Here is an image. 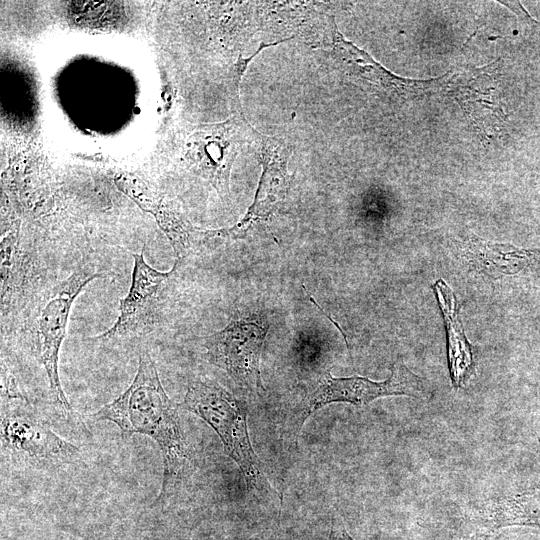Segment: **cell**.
<instances>
[{
  "label": "cell",
  "mask_w": 540,
  "mask_h": 540,
  "mask_svg": "<svg viewBox=\"0 0 540 540\" xmlns=\"http://www.w3.org/2000/svg\"><path fill=\"white\" fill-rule=\"evenodd\" d=\"M179 409V404L166 393L149 350L142 348L130 385L113 401L89 415L95 422L114 423L122 439L144 435L156 442L163 462L158 500L173 496L195 468V457L182 430Z\"/></svg>",
  "instance_id": "cell-1"
},
{
  "label": "cell",
  "mask_w": 540,
  "mask_h": 540,
  "mask_svg": "<svg viewBox=\"0 0 540 540\" xmlns=\"http://www.w3.org/2000/svg\"><path fill=\"white\" fill-rule=\"evenodd\" d=\"M118 185L143 209L155 216L158 225L170 241L176 262H180L186 257L192 248L194 239L198 237V231L194 230L180 215L166 207L139 180L122 177L118 180Z\"/></svg>",
  "instance_id": "cell-13"
},
{
  "label": "cell",
  "mask_w": 540,
  "mask_h": 540,
  "mask_svg": "<svg viewBox=\"0 0 540 540\" xmlns=\"http://www.w3.org/2000/svg\"><path fill=\"white\" fill-rule=\"evenodd\" d=\"M490 510L493 520L501 525L540 526V485L503 498Z\"/></svg>",
  "instance_id": "cell-15"
},
{
  "label": "cell",
  "mask_w": 540,
  "mask_h": 540,
  "mask_svg": "<svg viewBox=\"0 0 540 540\" xmlns=\"http://www.w3.org/2000/svg\"><path fill=\"white\" fill-rule=\"evenodd\" d=\"M333 50L347 73L366 84L376 93L404 103L429 94L443 91L448 73L430 80H414L397 76L374 60L367 52L346 40L336 29L333 33Z\"/></svg>",
  "instance_id": "cell-9"
},
{
  "label": "cell",
  "mask_w": 540,
  "mask_h": 540,
  "mask_svg": "<svg viewBox=\"0 0 540 540\" xmlns=\"http://www.w3.org/2000/svg\"><path fill=\"white\" fill-rule=\"evenodd\" d=\"M2 454L35 469H56L76 463L78 446L53 431L29 400L1 401Z\"/></svg>",
  "instance_id": "cell-4"
},
{
  "label": "cell",
  "mask_w": 540,
  "mask_h": 540,
  "mask_svg": "<svg viewBox=\"0 0 540 540\" xmlns=\"http://www.w3.org/2000/svg\"><path fill=\"white\" fill-rule=\"evenodd\" d=\"M428 394L424 380L400 359L393 364L389 378L379 382L361 376L337 378L328 370L306 399L299 419V429L314 412L332 403H349L363 407L380 397L423 398Z\"/></svg>",
  "instance_id": "cell-6"
},
{
  "label": "cell",
  "mask_w": 540,
  "mask_h": 540,
  "mask_svg": "<svg viewBox=\"0 0 540 540\" xmlns=\"http://www.w3.org/2000/svg\"><path fill=\"white\" fill-rule=\"evenodd\" d=\"M263 172L254 202L240 222L232 227L219 230L200 231L203 239H241L246 237L252 227L266 221L274 214L285 199L288 187L286 159L279 144L260 136Z\"/></svg>",
  "instance_id": "cell-10"
},
{
  "label": "cell",
  "mask_w": 540,
  "mask_h": 540,
  "mask_svg": "<svg viewBox=\"0 0 540 540\" xmlns=\"http://www.w3.org/2000/svg\"><path fill=\"white\" fill-rule=\"evenodd\" d=\"M499 63L448 72L443 89L459 104L480 135L488 139L499 136L507 120L499 93Z\"/></svg>",
  "instance_id": "cell-8"
},
{
  "label": "cell",
  "mask_w": 540,
  "mask_h": 540,
  "mask_svg": "<svg viewBox=\"0 0 540 540\" xmlns=\"http://www.w3.org/2000/svg\"><path fill=\"white\" fill-rule=\"evenodd\" d=\"M459 540H500L496 534L489 532H474L464 537H461Z\"/></svg>",
  "instance_id": "cell-18"
},
{
  "label": "cell",
  "mask_w": 540,
  "mask_h": 540,
  "mask_svg": "<svg viewBox=\"0 0 540 540\" xmlns=\"http://www.w3.org/2000/svg\"><path fill=\"white\" fill-rule=\"evenodd\" d=\"M179 407L215 431L226 455L240 468L248 491L267 494L272 490L250 441L243 402L217 382L197 378L188 385Z\"/></svg>",
  "instance_id": "cell-2"
},
{
  "label": "cell",
  "mask_w": 540,
  "mask_h": 540,
  "mask_svg": "<svg viewBox=\"0 0 540 540\" xmlns=\"http://www.w3.org/2000/svg\"><path fill=\"white\" fill-rule=\"evenodd\" d=\"M433 289L441 308L447 332V355L449 373L454 388L463 387L474 373L475 363L459 315V306L451 287L438 279Z\"/></svg>",
  "instance_id": "cell-12"
},
{
  "label": "cell",
  "mask_w": 540,
  "mask_h": 540,
  "mask_svg": "<svg viewBox=\"0 0 540 540\" xmlns=\"http://www.w3.org/2000/svg\"><path fill=\"white\" fill-rule=\"evenodd\" d=\"M131 284L125 297L119 302V314L113 325L93 338L109 342L141 334L155 322L164 293L174 276L178 262L168 272L159 271L144 258V248L133 253Z\"/></svg>",
  "instance_id": "cell-7"
},
{
  "label": "cell",
  "mask_w": 540,
  "mask_h": 540,
  "mask_svg": "<svg viewBox=\"0 0 540 540\" xmlns=\"http://www.w3.org/2000/svg\"><path fill=\"white\" fill-rule=\"evenodd\" d=\"M268 329L267 319L261 314L236 315L223 329L204 338L206 358L236 384L264 391L260 358Z\"/></svg>",
  "instance_id": "cell-5"
},
{
  "label": "cell",
  "mask_w": 540,
  "mask_h": 540,
  "mask_svg": "<svg viewBox=\"0 0 540 540\" xmlns=\"http://www.w3.org/2000/svg\"><path fill=\"white\" fill-rule=\"evenodd\" d=\"M328 540H355L345 529L342 519L332 518L331 529Z\"/></svg>",
  "instance_id": "cell-17"
},
{
  "label": "cell",
  "mask_w": 540,
  "mask_h": 540,
  "mask_svg": "<svg viewBox=\"0 0 540 540\" xmlns=\"http://www.w3.org/2000/svg\"><path fill=\"white\" fill-rule=\"evenodd\" d=\"M107 276L87 268L73 271L44 294L28 327L29 351L45 371L53 405L66 418L73 414V409L61 385L58 364L71 308L87 284Z\"/></svg>",
  "instance_id": "cell-3"
},
{
  "label": "cell",
  "mask_w": 540,
  "mask_h": 540,
  "mask_svg": "<svg viewBox=\"0 0 540 540\" xmlns=\"http://www.w3.org/2000/svg\"><path fill=\"white\" fill-rule=\"evenodd\" d=\"M502 5L511 10L518 19L525 25L534 27L538 22L530 16V14L524 9L522 4L518 1H499Z\"/></svg>",
  "instance_id": "cell-16"
},
{
  "label": "cell",
  "mask_w": 540,
  "mask_h": 540,
  "mask_svg": "<svg viewBox=\"0 0 540 540\" xmlns=\"http://www.w3.org/2000/svg\"><path fill=\"white\" fill-rule=\"evenodd\" d=\"M16 226L3 229L1 234V309L7 313L18 297L25 280L24 254Z\"/></svg>",
  "instance_id": "cell-14"
},
{
  "label": "cell",
  "mask_w": 540,
  "mask_h": 540,
  "mask_svg": "<svg viewBox=\"0 0 540 540\" xmlns=\"http://www.w3.org/2000/svg\"><path fill=\"white\" fill-rule=\"evenodd\" d=\"M462 255L472 269L495 280L540 268V249L492 242L472 232L462 243Z\"/></svg>",
  "instance_id": "cell-11"
}]
</instances>
